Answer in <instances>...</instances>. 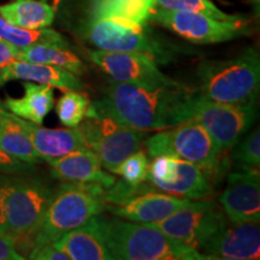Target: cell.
<instances>
[{
  "instance_id": "cell-1",
  "label": "cell",
  "mask_w": 260,
  "mask_h": 260,
  "mask_svg": "<svg viewBox=\"0 0 260 260\" xmlns=\"http://www.w3.org/2000/svg\"><path fill=\"white\" fill-rule=\"evenodd\" d=\"M195 90L146 89L110 81L102 99L89 104L87 118L110 119L129 128L164 130L190 121Z\"/></svg>"
},
{
  "instance_id": "cell-2",
  "label": "cell",
  "mask_w": 260,
  "mask_h": 260,
  "mask_svg": "<svg viewBox=\"0 0 260 260\" xmlns=\"http://www.w3.org/2000/svg\"><path fill=\"white\" fill-rule=\"evenodd\" d=\"M199 93L213 102L251 105L260 90V59L249 47L239 56L224 60H209L197 69Z\"/></svg>"
},
{
  "instance_id": "cell-3",
  "label": "cell",
  "mask_w": 260,
  "mask_h": 260,
  "mask_svg": "<svg viewBox=\"0 0 260 260\" xmlns=\"http://www.w3.org/2000/svg\"><path fill=\"white\" fill-rule=\"evenodd\" d=\"M105 187L99 183L68 181L52 194L40 225L32 236V246L52 243L75 228L106 210Z\"/></svg>"
},
{
  "instance_id": "cell-4",
  "label": "cell",
  "mask_w": 260,
  "mask_h": 260,
  "mask_svg": "<svg viewBox=\"0 0 260 260\" xmlns=\"http://www.w3.org/2000/svg\"><path fill=\"white\" fill-rule=\"evenodd\" d=\"M109 246L115 260H211L157 228L118 217L110 218Z\"/></svg>"
},
{
  "instance_id": "cell-5",
  "label": "cell",
  "mask_w": 260,
  "mask_h": 260,
  "mask_svg": "<svg viewBox=\"0 0 260 260\" xmlns=\"http://www.w3.org/2000/svg\"><path fill=\"white\" fill-rule=\"evenodd\" d=\"M53 190L27 175H5L4 212L8 235L17 245L30 240L40 225Z\"/></svg>"
},
{
  "instance_id": "cell-6",
  "label": "cell",
  "mask_w": 260,
  "mask_h": 260,
  "mask_svg": "<svg viewBox=\"0 0 260 260\" xmlns=\"http://www.w3.org/2000/svg\"><path fill=\"white\" fill-rule=\"evenodd\" d=\"M171 130L159 132L146 141L149 158L171 155L200 167L209 172L222 170L223 151L203 125L187 121Z\"/></svg>"
},
{
  "instance_id": "cell-7",
  "label": "cell",
  "mask_w": 260,
  "mask_h": 260,
  "mask_svg": "<svg viewBox=\"0 0 260 260\" xmlns=\"http://www.w3.org/2000/svg\"><path fill=\"white\" fill-rule=\"evenodd\" d=\"M84 35L98 50L142 53L157 64L169 63L178 51L177 47L149 32L147 25L128 24L113 19H88Z\"/></svg>"
},
{
  "instance_id": "cell-8",
  "label": "cell",
  "mask_w": 260,
  "mask_h": 260,
  "mask_svg": "<svg viewBox=\"0 0 260 260\" xmlns=\"http://www.w3.org/2000/svg\"><path fill=\"white\" fill-rule=\"evenodd\" d=\"M190 111V121L203 125L223 152L232 149L258 117L255 104L234 105L213 102L199 92H194Z\"/></svg>"
},
{
  "instance_id": "cell-9",
  "label": "cell",
  "mask_w": 260,
  "mask_h": 260,
  "mask_svg": "<svg viewBox=\"0 0 260 260\" xmlns=\"http://www.w3.org/2000/svg\"><path fill=\"white\" fill-rule=\"evenodd\" d=\"M224 211L213 201H189L176 212L159 222L149 223L171 239L201 251L210 239L229 224ZM201 253V252H200Z\"/></svg>"
},
{
  "instance_id": "cell-10",
  "label": "cell",
  "mask_w": 260,
  "mask_h": 260,
  "mask_svg": "<svg viewBox=\"0 0 260 260\" xmlns=\"http://www.w3.org/2000/svg\"><path fill=\"white\" fill-rule=\"evenodd\" d=\"M148 22L170 29L181 38L194 44H219L247 37L252 28L246 18L239 21H222L203 14L172 11L154 6Z\"/></svg>"
},
{
  "instance_id": "cell-11",
  "label": "cell",
  "mask_w": 260,
  "mask_h": 260,
  "mask_svg": "<svg viewBox=\"0 0 260 260\" xmlns=\"http://www.w3.org/2000/svg\"><path fill=\"white\" fill-rule=\"evenodd\" d=\"M87 57L117 82L130 83L152 90L190 89L187 84L178 82L161 73L157 63L146 54L135 52L89 50L87 51Z\"/></svg>"
},
{
  "instance_id": "cell-12",
  "label": "cell",
  "mask_w": 260,
  "mask_h": 260,
  "mask_svg": "<svg viewBox=\"0 0 260 260\" xmlns=\"http://www.w3.org/2000/svg\"><path fill=\"white\" fill-rule=\"evenodd\" d=\"M80 129L87 147L99 158L103 168L113 174L130 154L142 148L146 139L142 130L129 128L110 119L87 118Z\"/></svg>"
},
{
  "instance_id": "cell-13",
  "label": "cell",
  "mask_w": 260,
  "mask_h": 260,
  "mask_svg": "<svg viewBox=\"0 0 260 260\" xmlns=\"http://www.w3.org/2000/svg\"><path fill=\"white\" fill-rule=\"evenodd\" d=\"M207 172L171 155H159L148 165L145 181L165 193L189 200H201L212 193Z\"/></svg>"
},
{
  "instance_id": "cell-14",
  "label": "cell",
  "mask_w": 260,
  "mask_h": 260,
  "mask_svg": "<svg viewBox=\"0 0 260 260\" xmlns=\"http://www.w3.org/2000/svg\"><path fill=\"white\" fill-rule=\"evenodd\" d=\"M219 204L230 223L260 220V180L258 168H243L228 176Z\"/></svg>"
},
{
  "instance_id": "cell-15",
  "label": "cell",
  "mask_w": 260,
  "mask_h": 260,
  "mask_svg": "<svg viewBox=\"0 0 260 260\" xmlns=\"http://www.w3.org/2000/svg\"><path fill=\"white\" fill-rule=\"evenodd\" d=\"M110 218L99 213L70 230L52 245L70 260H115L109 246Z\"/></svg>"
},
{
  "instance_id": "cell-16",
  "label": "cell",
  "mask_w": 260,
  "mask_h": 260,
  "mask_svg": "<svg viewBox=\"0 0 260 260\" xmlns=\"http://www.w3.org/2000/svg\"><path fill=\"white\" fill-rule=\"evenodd\" d=\"M211 260H254L260 255L258 223H230L200 251Z\"/></svg>"
},
{
  "instance_id": "cell-17",
  "label": "cell",
  "mask_w": 260,
  "mask_h": 260,
  "mask_svg": "<svg viewBox=\"0 0 260 260\" xmlns=\"http://www.w3.org/2000/svg\"><path fill=\"white\" fill-rule=\"evenodd\" d=\"M189 199L164 194L153 189L136 195L118 206L106 205V210L118 218L135 223L149 224L171 216L172 213L189 204Z\"/></svg>"
},
{
  "instance_id": "cell-18",
  "label": "cell",
  "mask_w": 260,
  "mask_h": 260,
  "mask_svg": "<svg viewBox=\"0 0 260 260\" xmlns=\"http://www.w3.org/2000/svg\"><path fill=\"white\" fill-rule=\"evenodd\" d=\"M52 176L64 181L99 183L105 188L116 182L115 176L103 169L102 162L90 149H77L63 157L48 160Z\"/></svg>"
},
{
  "instance_id": "cell-19",
  "label": "cell",
  "mask_w": 260,
  "mask_h": 260,
  "mask_svg": "<svg viewBox=\"0 0 260 260\" xmlns=\"http://www.w3.org/2000/svg\"><path fill=\"white\" fill-rule=\"evenodd\" d=\"M16 119L27 132L35 151L45 161L63 157L77 149L88 148L80 126L69 129H48L17 116Z\"/></svg>"
},
{
  "instance_id": "cell-20",
  "label": "cell",
  "mask_w": 260,
  "mask_h": 260,
  "mask_svg": "<svg viewBox=\"0 0 260 260\" xmlns=\"http://www.w3.org/2000/svg\"><path fill=\"white\" fill-rule=\"evenodd\" d=\"M11 80L38 82L65 90H76V92L83 89V83L81 82L77 75L70 71L53 65L30 63L24 60H14L0 68V83L9 82Z\"/></svg>"
},
{
  "instance_id": "cell-21",
  "label": "cell",
  "mask_w": 260,
  "mask_h": 260,
  "mask_svg": "<svg viewBox=\"0 0 260 260\" xmlns=\"http://www.w3.org/2000/svg\"><path fill=\"white\" fill-rule=\"evenodd\" d=\"M155 6L154 0H89V21L113 19L134 25H147Z\"/></svg>"
},
{
  "instance_id": "cell-22",
  "label": "cell",
  "mask_w": 260,
  "mask_h": 260,
  "mask_svg": "<svg viewBox=\"0 0 260 260\" xmlns=\"http://www.w3.org/2000/svg\"><path fill=\"white\" fill-rule=\"evenodd\" d=\"M23 87L24 96H8L4 102V107L19 118L41 125L45 117L54 105L53 89L47 84H37L29 81H25Z\"/></svg>"
},
{
  "instance_id": "cell-23",
  "label": "cell",
  "mask_w": 260,
  "mask_h": 260,
  "mask_svg": "<svg viewBox=\"0 0 260 260\" xmlns=\"http://www.w3.org/2000/svg\"><path fill=\"white\" fill-rule=\"evenodd\" d=\"M0 147L18 160L37 164L42 159L35 151L27 132L22 128L14 113L5 111L0 104Z\"/></svg>"
},
{
  "instance_id": "cell-24",
  "label": "cell",
  "mask_w": 260,
  "mask_h": 260,
  "mask_svg": "<svg viewBox=\"0 0 260 260\" xmlns=\"http://www.w3.org/2000/svg\"><path fill=\"white\" fill-rule=\"evenodd\" d=\"M16 60L53 65L70 71L77 76L86 73V65L74 52L69 50V46L65 45L37 44L19 48Z\"/></svg>"
},
{
  "instance_id": "cell-25",
  "label": "cell",
  "mask_w": 260,
  "mask_h": 260,
  "mask_svg": "<svg viewBox=\"0 0 260 260\" xmlns=\"http://www.w3.org/2000/svg\"><path fill=\"white\" fill-rule=\"evenodd\" d=\"M0 16L9 23L25 29L50 27L54 19V10L44 2L17 0L0 6Z\"/></svg>"
},
{
  "instance_id": "cell-26",
  "label": "cell",
  "mask_w": 260,
  "mask_h": 260,
  "mask_svg": "<svg viewBox=\"0 0 260 260\" xmlns=\"http://www.w3.org/2000/svg\"><path fill=\"white\" fill-rule=\"evenodd\" d=\"M0 39L17 48H24L37 44H57L69 46L65 39L53 29H25L9 23L0 16Z\"/></svg>"
},
{
  "instance_id": "cell-27",
  "label": "cell",
  "mask_w": 260,
  "mask_h": 260,
  "mask_svg": "<svg viewBox=\"0 0 260 260\" xmlns=\"http://www.w3.org/2000/svg\"><path fill=\"white\" fill-rule=\"evenodd\" d=\"M89 100L76 90H68L58 100L56 111L61 124L68 128L79 126L86 117Z\"/></svg>"
},
{
  "instance_id": "cell-28",
  "label": "cell",
  "mask_w": 260,
  "mask_h": 260,
  "mask_svg": "<svg viewBox=\"0 0 260 260\" xmlns=\"http://www.w3.org/2000/svg\"><path fill=\"white\" fill-rule=\"evenodd\" d=\"M154 3L157 8L172 10V11L203 14L222 21H239L245 18L242 16L225 14L210 0H154Z\"/></svg>"
},
{
  "instance_id": "cell-29",
  "label": "cell",
  "mask_w": 260,
  "mask_h": 260,
  "mask_svg": "<svg viewBox=\"0 0 260 260\" xmlns=\"http://www.w3.org/2000/svg\"><path fill=\"white\" fill-rule=\"evenodd\" d=\"M232 160L243 168H259L260 132L253 130L246 138L239 140L232 148Z\"/></svg>"
},
{
  "instance_id": "cell-30",
  "label": "cell",
  "mask_w": 260,
  "mask_h": 260,
  "mask_svg": "<svg viewBox=\"0 0 260 260\" xmlns=\"http://www.w3.org/2000/svg\"><path fill=\"white\" fill-rule=\"evenodd\" d=\"M157 189L151 183L146 184L144 182L141 183H129L126 181H116L112 186L109 188H105L104 191L103 199L105 201L106 205H113V206H118V205L124 204L132 198L136 197V195L145 193V191H149Z\"/></svg>"
},
{
  "instance_id": "cell-31",
  "label": "cell",
  "mask_w": 260,
  "mask_h": 260,
  "mask_svg": "<svg viewBox=\"0 0 260 260\" xmlns=\"http://www.w3.org/2000/svg\"><path fill=\"white\" fill-rule=\"evenodd\" d=\"M148 157L140 149L130 154L124 161L117 168L115 174L123 177L129 183H141L145 181L148 170Z\"/></svg>"
},
{
  "instance_id": "cell-32",
  "label": "cell",
  "mask_w": 260,
  "mask_h": 260,
  "mask_svg": "<svg viewBox=\"0 0 260 260\" xmlns=\"http://www.w3.org/2000/svg\"><path fill=\"white\" fill-rule=\"evenodd\" d=\"M35 170L34 164L18 160L9 155L0 147V174L5 175H29Z\"/></svg>"
},
{
  "instance_id": "cell-33",
  "label": "cell",
  "mask_w": 260,
  "mask_h": 260,
  "mask_svg": "<svg viewBox=\"0 0 260 260\" xmlns=\"http://www.w3.org/2000/svg\"><path fill=\"white\" fill-rule=\"evenodd\" d=\"M28 258L35 260H70L69 256L57 249L52 243L34 246Z\"/></svg>"
},
{
  "instance_id": "cell-34",
  "label": "cell",
  "mask_w": 260,
  "mask_h": 260,
  "mask_svg": "<svg viewBox=\"0 0 260 260\" xmlns=\"http://www.w3.org/2000/svg\"><path fill=\"white\" fill-rule=\"evenodd\" d=\"M25 256L17 251L16 241L6 234H0V260H23Z\"/></svg>"
},
{
  "instance_id": "cell-35",
  "label": "cell",
  "mask_w": 260,
  "mask_h": 260,
  "mask_svg": "<svg viewBox=\"0 0 260 260\" xmlns=\"http://www.w3.org/2000/svg\"><path fill=\"white\" fill-rule=\"evenodd\" d=\"M18 51L19 48L0 39V68L5 67V65L10 64L11 61L16 60Z\"/></svg>"
},
{
  "instance_id": "cell-36",
  "label": "cell",
  "mask_w": 260,
  "mask_h": 260,
  "mask_svg": "<svg viewBox=\"0 0 260 260\" xmlns=\"http://www.w3.org/2000/svg\"><path fill=\"white\" fill-rule=\"evenodd\" d=\"M4 180L5 174L0 175V234H6L8 235V228H6L4 212Z\"/></svg>"
}]
</instances>
